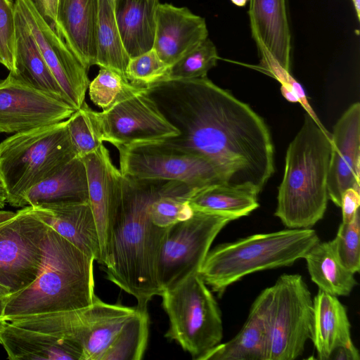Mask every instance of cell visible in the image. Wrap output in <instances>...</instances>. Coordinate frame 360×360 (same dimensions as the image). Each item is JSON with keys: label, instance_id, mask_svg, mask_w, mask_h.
I'll return each mask as SVG.
<instances>
[{"label": "cell", "instance_id": "obj_1", "mask_svg": "<svg viewBox=\"0 0 360 360\" xmlns=\"http://www.w3.org/2000/svg\"><path fill=\"white\" fill-rule=\"evenodd\" d=\"M146 92L179 132L157 141L206 159L229 185L263 190L274 172V145L264 120L248 104L207 77L162 81Z\"/></svg>", "mask_w": 360, "mask_h": 360}, {"label": "cell", "instance_id": "obj_2", "mask_svg": "<svg viewBox=\"0 0 360 360\" xmlns=\"http://www.w3.org/2000/svg\"><path fill=\"white\" fill-rule=\"evenodd\" d=\"M168 181L123 176L122 196L112 224L106 278L134 296L141 309H147L152 297L162 292L157 268L168 227L155 226L149 210Z\"/></svg>", "mask_w": 360, "mask_h": 360}, {"label": "cell", "instance_id": "obj_3", "mask_svg": "<svg viewBox=\"0 0 360 360\" xmlns=\"http://www.w3.org/2000/svg\"><path fill=\"white\" fill-rule=\"evenodd\" d=\"M94 262L48 227L36 277L28 285L4 296L1 319L90 306L96 296Z\"/></svg>", "mask_w": 360, "mask_h": 360}, {"label": "cell", "instance_id": "obj_4", "mask_svg": "<svg viewBox=\"0 0 360 360\" xmlns=\"http://www.w3.org/2000/svg\"><path fill=\"white\" fill-rule=\"evenodd\" d=\"M331 134L308 113L285 155L275 216L288 229H311L326 212Z\"/></svg>", "mask_w": 360, "mask_h": 360}, {"label": "cell", "instance_id": "obj_5", "mask_svg": "<svg viewBox=\"0 0 360 360\" xmlns=\"http://www.w3.org/2000/svg\"><path fill=\"white\" fill-rule=\"evenodd\" d=\"M319 240L312 229L252 235L209 250L198 274L212 291L221 295L250 274L292 264Z\"/></svg>", "mask_w": 360, "mask_h": 360}, {"label": "cell", "instance_id": "obj_6", "mask_svg": "<svg viewBox=\"0 0 360 360\" xmlns=\"http://www.w3.org/2000/svg\"><path fill=\"white\" fill-rule=\"evenodd\" d=\"M67 120L14 134L0 143V174L11 206L25 207L30 188L77 157Z\"/></svg>", "mask_w": 360, "mask_h": 360}, {"label": "cell", "instance_id": "obj_7", "mask_svg": "<svg viewBox=\"0 0 360 360\" xmlns=\"http://www.w3.org/2000/svg\"><path fill=\"white\" fill-rule=\"evenodd\" d=\"M169 318L165 337L176 342L195 360L221 343V314L200 274L193 273L162 292Z\"/></svg>", "mask_w": 360, "mask_h": 360}, {"label": "cell", "instance_id": "obj_8", "mask_svg": "<svg viewBox=\"0 0 360 360\" xmlns=\"http://www.w3.org/2000/svg\"><path fill=\"white\" fill-rule=\"evenodd\" d=\"M117 149L120 170L126 177L179 181L198 190L226 184L221 172L206 159L169 148L157 141L135 142Z\"/></svg>", "mask_w": 360, "mask_h": 360}, {"label": "cell", "instance_id": "obj_9", "mask_svg": "<svg viewBox=\"0 0 360 360\" xmlns=\"http://www.w3.org/2000/svg\"><path fill=\"white\" fill-rule=\"evenodd\" d=\"M267 360H294L310 339L313 299L299 274H283L271 285Z\"/></svg>", "mask_w": 360, "mask_h": 360}, {"label": "cell", "instance_id": "obj_10", "mask_svg": "<svg viewBox=\"0 0 360 360\" xmlns=\"http://www.w3.org/2000/svg\"><path fill=\"white\" fill-rule=\"evenodd\" d=\"M233 220L231 216L194 211L190 218L167 228L157 268L162 292L198 273L212 242Z\"/></svg>", "mask_w": 360, "mask_h": 360}, {"label": "cell", "instance_id": "obj_11", "mask_svg": "<svg viewBox=\"0 0 360 360\" xmlns=\"http://www.w3.org/2000/svg\"><path fill=\"white\" fill-rule=\"evenodd\" d=\"M48 226L22 207L12 218L0 223V283L11 292L21 289L36 277Z\"/></svg>", "mask_w": 360, "mask_h": 360}, {"label": "cell", "instance_id": "obj_12", "mask_svg": "<svg viewBox=\"0 0 360 360\" xmlns=\"http://www.w3.org/2000/svg\"><path fill=\"white\" fill-rule=\"evenodd\" d=\"M76 109L9 72L0 81V133L17 134L68 119Z\"/></svg>", "mask_w": 360, "mask_h": 360}, {"label": "cell", "instance_id": "obj_13", "mask_svg": "<svg viewBox=\"0 0 360 360\" xmlns=\"http://www.w3.org/2000/svg\"><path fill=\"white\" fill-rule=\"evenodd\" d=\"M48 67L61 88L66 101L76 110L85 102L90 83L88 70L64 40L43 18L32 0H15Z\"/></svg>", "mask_w": 360, "mask_h": 360}, {"label": "cell", "instance_id": "obj_14", "mask_svg": "<svg viewBox=\"0 0 360 360\" xmlns=\"http://www.w3.org/2000/svg\"><path fill=\"white\" fill-rule=\"evenodd\" d=\"M98 117L103 141L117 148L135 142L162 141L179 134L146 89L106 112H98Z\"/></svg>", "mask_w": 360, "mask_h": 360}, {"label": "cell", "instance_id": "obj_15", "mask_svg": "<svg viewBox=\"0 0 360 360\" xmlns=\"http://www.w3.org/2000/svg\"><path fill=\"white\" fill-rule=\"evenodd\" d=\"M86 172L89 202L95 219L101 250L100 264H108L111 228L122 192L123 176L102 144L82 158Z\"/></svg>", "mask_w": 360, "mask_h": 360}, {"label": "cell", "instance_id": "obj_16", "mask_svg": "<svg viewBox=\"0 0 360 360\" xmlns=\"http://www.w3.org/2000/svg\"><path fill=\"white\" fill-rule=\"evenodd\" d=\"M327 179L328 198L340 207L348 188L360 190V104L351 105L334 126Z\"/></svg>", "mask_w": 360, "mask_h": 360}, {"label": "cell", "instance_id": "obj_17", "mask_svg": "<svg viewBox=\"0 0 360 360\" xmlns=\"http://www.w3.org/2000/svg\"><path fill=\"white\" fill-rule=\"evenodd\" d=\"M208 38L205 20L186 7L158 4L153 49L171 66Z\"/></svg>", "mask_w": 360, "mask_h": 360}, {"label": "cell", "instance_id": "obj_18", "mask_svg": "<svg viewBox=\"0 0 360 360\" xmlns=\"http://www.w3.org/2000/svg\"><path fill=\"white\" fill-rule=\"evenodd\" d=\"M136 309L106 303L97 296L90 306L80 309L74 338L82 349V360H100Z\"/></svg>", "mask_w": 360, "mask_h": 360}, {"label": "cell", "instance_id": "obj_19", "mask_svg": "<svg viewBox=\"0 0 360 360\" xmlns=\"http://www.w3.org/2000/svg\"><path fill=\"white\" fill-rule=\"evenodd\" d=\"M30 207L35 216L48 227L100 264L98 235L89 200Z\"/></svg>", "mask_w": 360, "mask_h": 360}, {"label": "cell", "instance_id": "obj_20", "mask_svg": "<svg viewBox=\"0 0 360 360\" xmlns=\"http://www.w3.org/2000/svg\"><path fill=\"white\" fill-rule=\"evenodd\" d=\"M271 292V286L263 290L252 303L248 319L236 335L215 346L200 360H267Z\"/></svg>", "mask_w": 360, "mask_h": 360}, {"label": "cell", "instance_id": "obj_21", "mask_svg": "<svg viewBox=\"0 0 360 360\" xmlns=\"http://www.w3.org/2000/svg\"><path fill=\"white\" fill-rule=\"evenodd\" d=\"M100 0H58L55 30L86 70L96 63Z\"/></svg>", "mask_w": 360, "mask_h": 360}, {"label": "cell", "instance_id": "obj_22", "mask_svg": "<svg viewBox=\"0 0 360 360\" xmlns=\"http://www.w3.org/2000/svg\"><path fill=\"white\" fill-rule=\"evenodd\" d=\"M0 344L11 360H82L83 351L75 342L46 332L4 321Z\"/></svg>", "mask_w": 360, "mask_h": 360}, {"label": "cell", "instance_id": "obj_23", "mask_svg": "<svg viewBox=\"0 0 360 360\" xmlns=\"http://www.w3.org/2000/svg\"><path fill=\"white\" fill-rule=\"evenodd\" d=\"M252 37L284 69L290 70L291 34L285 0H250L248 11Z\"/></svg>", "mask_w": 360, "mask_h": 360}, {"label": "cell", "instance_id": "obj_24", "mask_svg": "<svg viewBox=\"0 0 360 360\" xmlns=\"http://www.w3.org/2000/svg\"><path fill=\"white\" fill-rule=\"evenodd\" d=\"M350 328L347 310L337 296L319 290L313 298L310 333L318 358L328 360L336 347L352 342Z\"/></svg>", "mask_w": 360, "mask_h": 360}, {"label": "cell", "instance_id": "obj_25", "mask_svg": "<svg viewBox=\"0 0 360 360\" xmlns=\"http://www.w3.org/2000/svg\"><path fill=\"white\" fill-rule=\"evenodd\" d=\"M158 0H115L114 15L130 58L153 49Z\"/></svg>", "mask_w": 360, "mask_h": 360}, {"label": "cell", "instance_id": "obj_26", "mask_svg": "<svg viewBox=\"0 0 360 360\" xmlns=\"http://www.w3.org/2000/svg\"><path fill=\"white\" fill-rule=\"evenodd\" d=\"M87 200L86 168L82 160L77 157L53 175L30 188L24 198L25 207Z\"/></svg>", "mask_w": 360, "mask_h": 360}, {"label": "cell", "instance_id": "obj_27", "mask_svg": "<svg viewBox=\"0 0 360 360\" xmlns=\"http://www.w3.org/2000/svg\"><path fill=\"white\" fill-rule=\"evenodd\" d=\"M15 20V72L11 74L38 89L66 101L61 88L43 58L26 22L16 9Z\"/></svg>", "mask_w": 360, "mask_h": 360}, {"label": "cell", "instance_id": "obj_28", "mask_svg": "<svg viewBox=\"0 0 360 360\" xmlns=\"http://www.w3.org/2000/svg\"><path fill=\"white\" fill-rule=\"evenodd\" d=\"M308 272L319 290L335 296H347L356 285L354 273L335 255L330 241L316 243L305 255Z\"/></svg>", "mask_w": 360, "mask_h": 360}, {"label": "cell", "instance_id": "obj_29", "mask_svg": "<svg viewBox=\"0 0 360 360\" xmlns=\"http://www.w3.org/2000/svg\"><path fill=\"white\" fill-rule=\"evenodd\" d=\"M255 191L226 184L209 186L194 192L188 202L194 211L231 216L248 215L259 206Z\"/></svg>", "mask_w": 360, "mask_h": 360}, {"label": "cell", "instance_id": "obj_30", "mask_svg": "<svg viewBox=\"0 0 360 360\" xmlns=\"http://www.w3.org/2000/svg\"><path fill=\"white\" fill-rule=\"evenodd\" d=\"M96 63L114 70L126 77L128 55L116 23L113 3L100 0L96 35Z\"/></svg>", "mask_w": 360, "mask_h": 360}, {"label": "cell", "instance_id": "obj_31", "mask_svg": "<svg viewBox=\"0 0 360 360\" xmlns=\"http://www.w3.org/2000/svg\"><path fill=\"white\" fill-rule=\"evenodd\" d=\"M149 315L147 309L136 307L100 360H141L147 348Z\"/></svg>", "mask_w": 360, "mask_h": 360}, {"label": "cell", "instance_id": "obj_32", "mask_svg": "<svg viewBox=\"0 0 360 360\" xmlns=\"http://www.w3.org/2000/svg\"><path fill=\"white\" fill-rule=\"evenodd\" d=\"M196 191L184 183L169 181L165 190L150 204L152 222L158 227L167 228L190 218L194 211L188 200Z\"/></svg>", "mask_w": 360, "mask_h": 360}, {"label": "cell", "instance_id": "obj_33", "mask_svg": "<svg viewBox=\"0 0 360 360\" xmlns=\"http://www.w3.org/2000/svg\"><path fill=\"white\" fill-rule=\"evenodd\" d=\"M88 89L91 101L103 112H106L144 91L146 88L132 84L114 70L100 67L98 74L90 82Z\"/></svg>", "mask_w": 360, "mask_h": 360}, {"label": "cell", "instance_id": "obj_34", "mask_svg": "<svg viewBox=\"0 0 360 360\" xmlns=\"http://www.w3.org/2000/svg\"><path fill=\"white\" fill-rule=\"evenodd\" d=\"M70 141L77 158H82L97 150L103 144L98 112L84 102L67 120Z\"/></svg>", "mask_w": 360, "mask_h": 360}, {"label": "cell", "instance_id": "obj_35", "mask_svg": "<svg viewBox=\"0 0 360 360\" xmlns=\"http://www.w3.org/2000/svg\"><path fill=\"white\" fill-rule=\"evenodd\" d=\"M219 59L214 43L207 38L169 67L167 79H189L207 77Z\"/></svg>", "mask_w": 360, "mask_h": 360}, {"label": "cell", "instance_id": "obj_36", "mask_svg": "<svg viewBox=\"0 0 360 360\" xmlns=\"http://www.w3.org/2000/svg\"><path fill=\"white\" fill-rule=\"evenodd\" d=\"M169 67L152 49L130 58L126 69V78L135 86L146 88L167 80Z\"/></svg>", "mask_w": 360, "mask_h": 360}, {"label": "cell", "instance_id": "obj_37", "mask_svg": "<svg viewBox=\"0 0 360 360\" xmlns=\"http://www.w3.org/2000/svg\"><path fill=\"white\" fill-rule=\"evenodd\" d=\"M359 212L349 223L342 222L335 238L330 240L341 263L356 274L360 270Z\"/></svg>", "mask_w": 360, "mask_h": 360}, {"label": "cell", "instance_id": "obj_38", "mask_svg": "<svg viewBox=\"0 0 360 360\" xmlns=\"http://www.w3.org/2000/svg\"><path fill=\"white\" fill-rule=\"evenodd\" d=\"M15 7L13 0H0V63L15 73Z\"/></svg>", "mask_w": 360, "mask_h": 360}, {"label": "cell", "instance_id": "obj_39", "mask_svg": "<svg viewBox=\"0 0 360 360\" xmlns=\"http://www.w3.org/2000/svg\"><path fill=\"white\" fill-rule=\"evenodd\" d=\"M256 44L260 57V63L258 65L259 69L276 79L281 83V85L294 89L298 94L300 103L306 110V112L316 122L319 123L321 121L308 102L307 97L302 85L290 75L289 71L279 65L263 46L258 44Z\"/></svg>", "mask_w": 360, "mask_h": 360}, {"label": "cell", "instance_id": "obj_40", "mask_svg": "<svg viewBox=\"0 0 360 360\" xmlns=\"http://www.w3.org/2000/svg\"><path fill=\"white\" fill-rule=\"evenodd\" d=\"M360 190L354 188L347 189L341 200L342 218L343 223H349L359 212Z\"/></svg>", "mask_w": 360, "mask_h": 360}, {"label": "cell", "instance_id": "obj_41", "mask_svg": "<svg viewBox=\"0 0 360 360\" xmlns=\"http://www.w3.org/2000/svg\"><path fill=\"white\" fill-rule=\"evenodd\" d=\"M38 12L55 30L58 0H32Z\"/></svg>", "mask_w": 360, "mask_h": 360}, {"label": "cell", "instance_id": "obj_42", "mask_svg": "<svg viewBox=\"0 0 360 360\" xmlns=\"http://www.w3.org/2000/svg\"><path fill=\"white\" fill-rule=\"evenodd\" d=\"M359 351L352 342L336 347L328 360H359Z\"/></svg>", "mask_w": 360, "mask_h": 360}, {"label": "cell", "instance_id": "obj_43", "mask_svg": "<svg viewBox=\"0 0 360 360\" xmlns=\"http://www.w3.org/2000/svg\"><path fill=\"white\" fill-rule=\"evenodd\" d=\"M281 92L283 96L289 102L300 103V98L294 89L281 85Z\"/></svg>", "mask_w": 360, "mask_h": 360}, {"label": "cell", "instance_id": "obj_44", "mask_svg": "<svg viewBox=\"0 0 360 360\" xmlns=\"http://www.w3.org/2000/svg\"><path fill=\"white\" fill-rule=\"evenodd\" d=\"M11 292L10 289L4 285L3 284L0 283V329L3 326L4 323V321L1 319V314H2V300L5 295H6L8 293Z\"/></svg>", "mask_w": 360, "mask_h": 360}, {"label": "cell", "instance_id": "obj_45", "mask_svg": "<svg viewBox=\"0 0 360 360\" xmlns=\"http://www.w3.org/2000/svg\"><path fill=\"white\" fill-rule=\"evenodd\" d=\"M7 203V195L0 174V210Z\"/></svg>", "mask_w": 360, "mask_h": 360}, {"label": "cell", "instance_id": "obj_46", "mask_svg": "<svg viewBox=\"0 0 360 360\" xmlns=\"http://www.w3.org/2000/svg\"><path fill=\"white\" fill-rule=\"evenodd\" d=\"M15 214L16 212L0 210V223L12 218L15 215Z\"/></svg>", "mask_w": 360, "mask_h": 360}, {"label": "cell", "instance_id": "obj_47", "mask_svg": "<svg viewBox=\"0 0 360 360\" xmlns=\"http://www.w3.org/2000/svg\"><path fill=\"white\" fill-rule=\"evenodd\" d=\"M356 17L359 20L360 17V0H352Z\"/></svg>", "mask_w": 360, "mask_h": 360}, {"label": "cell", "instance_id": "obj_48", "mask_svg": "<svg viewBox=\"0 0 360 360\" xmlns=\"http://www.w3.org/2000/svg\"><path fill=\"white\" fill-rule=\"evenodd\" d=\"M248 0H231L237 6H244Z\"/></svg>", "mask_w": 360, "mask_h": 360}, {"label": "cell", "instance_id": "obj_49", "mask_svg": "<svg viewBox=\"0 0 360 360\" xmlns=\"http://www.w3.org/2000/svg\"><path fill=\"white\" fill-rule=\"evenodd\" d=\"M110 1H112V3H114L115 0H110Z\"/></svg>", "mask_w": 360, "mask_h": 360}]
</instances>
